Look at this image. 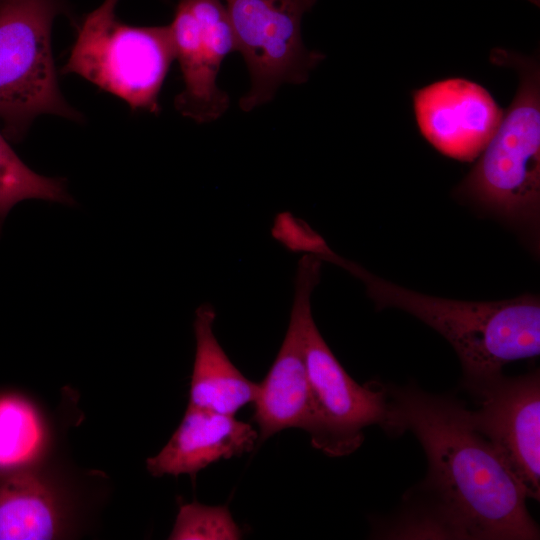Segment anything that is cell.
Segmentation results:
<instances>
[{
	"instance_id": "6da1fadb",
	"label": "cell",
	"mask_w": 540,
	"mask_h": 540,
	"mask_svg": "<svg viewBox=\"0 0 540 540\" xmlns=\"http://www.w3.org/2000/svg\"><path fill=\"white\" fill-rule=\"evenodd\" d=\"M387 393V432H412L427 456L420 504H410L428 518L440 538L539 539L525 490L474 427L461 401L411 383L387 386Z\"/></svg>"
},
{
	"instance_id": "7a4b0ae2",
	"label": "cell",
	"mask_w": 540,
	"mask_h": 540,
	"mask_svg": "<svg viewBox=\"0 0 540 540\" xmlns=\"http://www.w3.org/2000/svg\"><path fill=\"white\" fill-rule=\"evenodd\" d=\"M378 309L403 310L441 334L454 348L469 392L502 374L513 361L540 353V302L533 295L501 301H461L422 294L348 261Z\"/></svg>"
},
{
	"instance_id": "3957f363",
	"label": "cell",
	"mask_w": 540,
	"mask_h": 540,
	"mask_svg": "<svg viewBox=\"0 0 540 540\" xmlns=\"http://www.w3.org/2000/svg\"><path fill=\"white\" fill-rule=\"evenodd\" d=\"M494 64L519 75L515 98L459 195L504 218L535 225L540 213V68L538 59L496 48Z\"/></svg>"
},
{
	"instance_id": "277c9868",
	"label": "cell",
	"mask_w": 540,
	"mask_h": 540,
	"mask_svg": "<svg viewBox=\"0 0 540 540\" xmlns=\"http://www.w3.org/2000/svg\"><path fill=\"white\" fill-rule=\"evenodd\" d=\"M118 2L104 0L85 17L62 72L83 77L132 109L157 114L175 59L170 25L126 24L115 14Z\"/></svg>"
},
{
	"instance_id": "5b68a950",
	"label": "cell",
	"mask_w": 540,
	"mask_h": 540,
	"mask_svg": "<svg viewBox=\"0 0 540 540\" xmlns=\"http://www.w3.org/2000/svg\"><path fill=\"white\" fill-rule=\"evenodd\" d=\"M64 9L62 0H0V120L8 139H21L44 114L82 119L61 93L52 54V25Z\"/></svg>"
},
{
	"instance_id": "8992f818",
	"label": "cell",
	"mask_w": 540,
	"mask_h": 540,
	"mask_svg": "<svg viewBox=\"0 0 540 540\" xmlns=\"http://www.w3.org/2000/svg\"><path fill=\"white\" fill-rule=\"evenodd\" d=\"M317 0H224L236 51L247 65L251 87L243 111L271 101L283 84H303L325 55L308 50L301 22Z\"/></svg>"
},
{
	"instance_id": "52a82bcc",
	"label": "cell",
	"mask_w": 540,
	"mask_h": 540,
	"mask_svg": "<svg viewBox=\"0 0 540 540\" xmlns=\"http://www.w3.org/2000/svg\"><path fill=\"white\" fill-rule=\"evenodd\" d=\"M303 349L310 393L305 431L313 447L328 456H345L361 446L364 428L379 425L387 432V386L354 381L323 339L312 311L304 321Z\"/></svg>"
},
{
	"instance_id": "ba28073f",
	"label": "cell",
	"mask_w": 540,
	"mask_h": 540,
	"mask_svg": "<svg viewBox=\"0 0 540 540\" xmlns=\"http://www.w3.org/2000/svg\"><path fill=\"white\" fill-rule=\"evenodd\" d=\"M474 427L520 482L527 497L540 496V374H503L470 392Z\"/></svg>"
},
{
	"instance_id": "9c48e42d",
	"label": "cell",
	"mask_w": 540,
	"mask_h": 540,
	"mask_svg": "<svg viewBox=\"0 0 540 540\" xmlns=\"http://www.w3.org/2000/svg\"><path fill=\"white\" fill-rule=\"evenodd\" d=\"M322 260L304 254L299 260L289 325L278 354L254 401L259 442L288 428L306 430L310 393L303 349V326L311 310V296L320 281Z\"/></svg>"
},
{
	"instance_id": "30bf717a",
	"label": "cell",
	"mask_w": 540,
	"mask_h": 540,
	"mask_svg": "<svg viewBox=\"0 0 540 540\" xmlns=\"http://www.w3.org/2000/svg\"><path fill=\"white\" fill-rule=\"evenodd\" d=\"M418 127L439 152L460 161L479 157L503 111L481 85L463 78L429 84L413 94Z\"/></svg>"
},
{
	"instance_id": "8fae6325",
	"label": "cell",
	"mask_w": 540,
	"mask_h": 540,
	"mask_svg": "<svg viewBox=\"0 0 540 540\" xmlns=\"http://www.w3.org/2000/svg\"><path fill=\"white\" fill-rule=\"evenodd\" d=\"M259 434L234 416L187 407L170 440L146 465L155 477L187 474L194 477L207 466L252 451Z\"/></svg>"
},
{
	"instance_id": "7c38bea8",
	"label": "cell",
	"mask_w": 540,
	"mask_h": 540,
	"mask_svg": "<svg viewBox=\"0 0 540 540\" xmlns=\"http://www.w3.org/2000/svg\"><path fill=\"white\" fill-rule=\"evenodd\" d=\"M169 25L184 82L183 90L175 97V108L200 124L215 121L229 107V97L216 81L227 55L202 35L186 0L179 1Z\"/></svg>"
},
{
	"instance_id": "4fadbf2b",
	"label": "cell",
	"mask_w": 540,
	"mask_h": 540,
	"mask_svg": "<svg viewBox=\"0 0 540 540\" xmlns=\"http://www.w3.org/2000/svg\"><path fill=\"white\" fill-rule=\"evenodd\" d=\"M216 313L210 304L195 313L196 350L189 391V406L234 416L254 403L259 384L247 379L231 362L213 330Z\"/></svg>"
},
{
	"instance_id": "5bb4252c",
	"label": "cell",
	"mask_w": 540,
	"mask_h": 540,
	"mask_svg": "<svg viewBox=\"0 0 540 540\" xmlns=\"http://www.w3.org/2000/svg\"><path fill=\"white\" fill-rule=\"evenodd\" d=\"M54 494L38 475L20 470L0 482V540L51 539L58 529Z\"/></svg>"
},
{
	"instance_id": "9a60e30c",
	"label": "cell",
	"mask_w": 540,
	"mask_h": 540,
	"mask_svg": "<svg viewBox=\"0 0 540 540\" xmlns=\"http://www.w3.org/2000/svg\"><path fill=\"white\" fill-rule=\"evenodd\" d=\"M44 443L43 421L34 405L18 394H0V474L23 470Z\"/></svg>"
},
{
	"instance_id": "2e32d148",
	"label": "cell",
	"mask_w": 540,
	"mask_h": 540,
	"mask_svg": "<svg viewBox=\"0 0 540 540\" xmlns=\"http://www.w3.org/2000/svg\"><path fill=\"white\" fill-rule=\"evenodd\" d=\"M26 199L72 201L62 180L31 170L0 132V227L10 210Z\"/></svg>"
},
{
	"instance_id": "e0dca14e",
	"label": "cell",
	"mask_w": 540,
	"mask_h": 540,
	"mask_svg": "<svg viewBox=\"0 0 540 540\" xmlns=\"http://www.w3.org/2000/svg\"><path fill=\"white\" fill-rule=\"evenodd\" d=\"M243 536L227 506L183 503L170 533L172 540H238Z\"/></svg>"
},
{
	"instance_id": "ac0fdd59",
	"label": "cell",
	"mask_w": 540,
	"mask_h": 540,
	"mask_svg": "<svg viewBox=\"0 0 540 540\" xmlns=\"http://www.w3.org/2000/svg\"><path fill=\"white\" fill-rule=\"evenodd\" d=\"M272 235L292 251L314 255L321 260L333 263L339 260V256L329 248L325 240L317 232L307 223L288 212L276 216L272 227Z\"/></svg>"
}]
</instances>
